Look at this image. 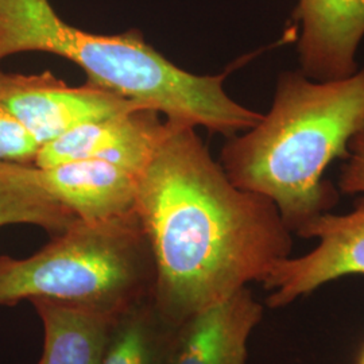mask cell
<instances>
[{
  "instance_id": "6da1fadb",
  "label": "cell",
  "mask_w": 364,
  "mask_h": 364,
  "mask_svg": "<svg viewBox=\"0 0 364 364\" xmlns=\"http://www.w3.org/2000/svg\"><path fill=\"white\" fill-rule=\"evenodd\" d=\"M168 122L138 176L135 212L149 239L153 301L171 324L260 282L290 257L291 232L273 201L240 189L196 127Z\"/></svg>"
},
{
  "instance_id": "7a4b0ae2",
  "label": "cell",
  "mask_w": 364,
  "mask_h": 364,
  "mask_svg": "<svg viewBox=\"0 0 364 364\" xmlns=\"http://www.w3.org/2000/svg\"><path fill=\"white\" fill-rule=\"evenodd\" d=\"M364 124V68L350 77L316 81L282 72L267 115L230 136L221 168L240 189L267 197L290 232L335 208L338 192L324 180L335 158Z\"/></svg>"
},
{
  "instance_id": "3957f363",
  "label": "cell",
  "mask_w": 364,
  "mask_h": 364,
  "mask_svg": "<svg viewBox=\"0 0 364 364\" xmlns=\"http://www.w3.org/2000/svg\"><path fill=\"white\" fill-rule=\"evenodd\" d=\"M22 52L60 55L88 81L156 109L171 122L234 136L263 117L224 90L227 73L197 76L170 63L138 30L99 36L66 23L49 0H0V60Z\"/></svg>"
},
{
  "instance_id": "277c9868",
  "label": "cell",
  "mask_w": 364,
  "mask_h": 364,
  "mask_svg": "<svg viewBox=\"0 0 364 364\" xmlns=\"http://www.w3.org/2000/svg\"><path fill=\"white\" fill-rule=\"evenodd\" d=\"M156 266L136 212L75 220L27 258L0 255V306L46 299L115 320L153 297Z\"/></svg>"
},
{
  "instance_id": "5b68a950",
  "label": "cell",
  "mask_w": 364,
  "mask_h": 364,
  "mask_svg": "<svg viewBox=\"0 0 364 364\" xmlns=\"http://www.w3.org/2000/svg\"><path fill=\"white\" fill-rule=\"evenodd\" d=\"M0 105L41 146L81 124L144 107L91 81L82 87H69L50 72L19 75L3 70Z\"/></svg>"
},
{
  "instance_id": "8992f818",
  "label": "cell",
  "mask_w": 364,
  "mask_h": 364,
  "mask_svg": "<svg viewBox=\"0 0 364 364\" xmlns=\"http://www.w3.org/2000/svg\"><path fill=\"white\" fill-rule=\"evenodd\" d=\"M296 234L318 239L317 247L279 260L262 281L269 308H284L338 278L364 274V201L346 215L326 212Z\"/></svg>"
},
{
  "instance_id": "52a82bcc",
  "label": "cell",
  "mask_w": 364,
  "mask_h": 364,
  "mask_svg": "<svg viewBox=\"0 0 364 364\" xmlns=\"http://www.w3.org/2000/svg\"><path fill=\"white\" fill-rule=\"evenodd\" d=\"M168 131L153 108H136L81 124L39 147L34 165L48 168L70 161L97 159L139 176Z\"/></svg>"
},
{
  "instance_id": "ba28073f",
  "label": "cell",
  "mask_w": 364,
  "mask_h": 364,
  "mask_svg": "<svg viewBox=\"0 0 364 364\" xmlns=\"http://www.w3.org/2000/svg\"><path fill=\"white\" fill-rule=\"evenodd\" d=\"M263 305L247 287L176 326L165 364H247Z\"/></svg>"
},
{
  "instance_id": "9c48e42d",
  "label": "cell",
  "mask_w": 364,
  "mask_h": 364,
  "mask_svg": "<svg viewBox=\"0 0 364 364\" xmlns=\"http://www.w3.org/2000/svg\"><path fill=\"white\" fill-rule=\"evenodd\" d=\"M297 50L301 72L316 81L358 72L356 52L364 37V0H299Z\"/></svg>"
},
{
  "instance_id": "30bf717a",
  "label": "cell",
  "mask_w": 364,
  "mask_h": 364,
  "mask_svg": "<svg viewBox=\"0 0 364 364\" xmlns=\"http://www.w3.org/2000/svg\"><path fill=\"white\" fill-rule=\"evenodd\" d=\"M31 181L78 220H108L135 210L138 176L97 159L28 166Z\"/></svg>"
},
{
  "instance_id": "8fae6325",
  "label": "cell",
  "mask_w": 364,
  "mask_h": 364,
  "mask_svg": "<svg viewBox=\"0 0 364 364\" xmlns=\"http://www.w3.org/2000/svg\"><path fill=\"white\" fill-rule=\"evenodd\" d=\"M43 326L38 364H99L112 320L46 301H30Z\"/></svg>"
},
{
  "instance_id": "7c38bea8",
  "label": "cell",
  "mask_w": 364,
  "mask_h": 364,
  "mask_svg": "<svg viewBox=\"0 0 364 364\" xmlns=\"http://www.w3.org/2000/svg\"><path fill=\"white\" fill-rule=\"evenodd\" d=\"M176 326L144 299L111 323L99 364H165Z\"/></svg>"
},
{
  "instance_id": "4fadbf2b",
  "label": "cell",
  "mask_w": 364,
  "mask_h": 364,
  "mask_svg": "<svg viewBox=\"0 0 364 364\" xmlns=\"http://www.w3.org/2000/svg\"><path fill=\"white\" fill-rule=\"evenodd\" d=\"M77 218L30 180L26 164L0 159V227L36 225L49 234L66 230Z\"/></svg>"
},
{
  "instance_id": "5bb4252c",
  "label": "cell",
  "mask_w": 364,
  "mask_h": 364,
  "mask_svg": "<svg viewBox=\"0 0 364 364\" xmlns=\"http://www.w3.org/2000/svg\"><path fill=\"white\" fill-rule=\"evenodd\" d=\"M41 144L0 105V159L15 164H34Z\"/></svg>"
},
{
  "instance_id": "9a60e30c",
  "label": "cell",
  "mask_w": 364,
  "mask_h": 364,
  "mask_svg": "<svg viewBox=\"0 0 364 364\" xmlns=\"http://www.w3.org/2000/svg\"><path fill=\"white\" fill-rule=\"evenodd\" d=\"M350 156L346 159L338 188L346 195H363L364 201V124L350 141Z\"/></svg>"
},
{
  "instance_id": "2e32d148",
  "label": "cell",
  "mask_w": 364,
  "mask_h": 364,
  "mask_svg": "<svg viewBox=\"0 0 364 364\" xmlns=\"http://www.w3.org/2000/svg\"><path fill=\"white\" fill-rule=\"evenodd\" d=\"M359 364H364V351L363 353H362V358H360V362H359Z\"/></svg>"
}]
</instances>
